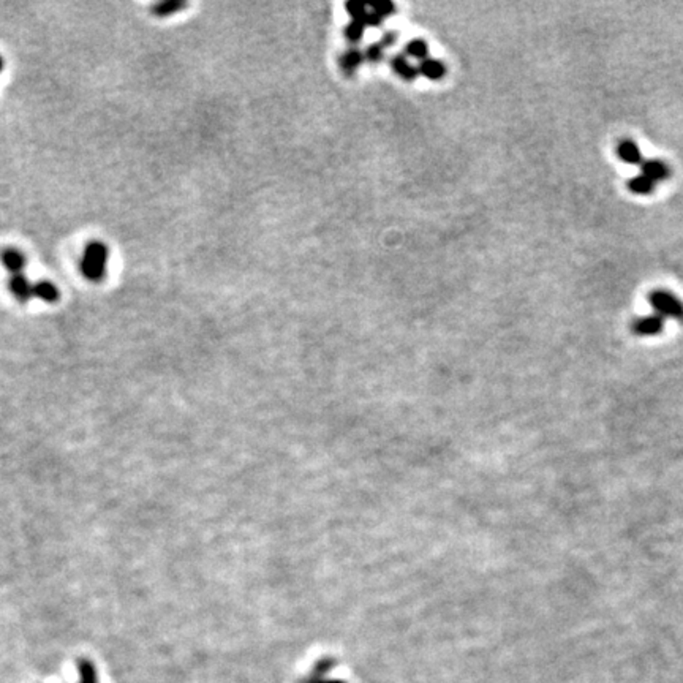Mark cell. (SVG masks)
Returning a JSON list of instances; mask_svg holds the SVG:
<instances>
[{
  "label": "cell",
  "mask_w": 683,
  "mask_h": 683,
  "mask_svg": "<svg viewBox=\"0 0 683 683\" xmlns=\"http://www.w3.org/2000/svg\"><path fill=\"white\" fill-rule=\"evenodd\" d=\"M0 258H2V263L5 264L6 269L11 271V272L19 274V272H21L24 269L25 257L23 255L21 252L16 250V249H5V250H2V253H0Z\"/></svg>",
  "instance_id": "obj_7"
},
{
  "label": "cell",
  "mask_w": 683,
  "mask_h": 683,
  "mask_svg": "<svg viewBox=\"0 0 683 683\" xmlns=\"http://www.w3.org/2000/svg\"><path fill=\"white\" fill-rule=\"evenodd\" d=\"M304 683H344V682H337V680H334V682H332V680H329V682H327V680H317V679H315V677H312L310 680H307V682H304Z\"/></svg>",
  "instance_id": "obj_12"
},
{
  "label": "cell",
  "mask_w": 683,
  "mask_h": 683,
  "mask_svg": "<svg viewBox=\"0 0 683 683\" xmlns=\"http://www.w3.org/2000/svg\"><path fill=\"white\" fill-rule=\"evenodd\" d=\"M628 189L636 195H650L655 189V182L646 177L644 174H639V176H634L628 180Z\"/></svg>",
  "instance_id": "obj_9"
},
{
  "label": "cell",
  "mask_w": 683,
  "mask_h": 683,
  "mask_svg": "<svg viewBox=\"0 0 683 683\" xmlns=\"http://www.w3.org/2000/svg\"><path fill=\"white\" fill-rule=\"evenodd\" d=\"M641 174H644L646 177L650 179L655 184L669 177L667 165L661 162V160H646V162L641 163Z\"/></svg>",
  "instance_id": "obj_4"
},
{
  "label": "cell",
  "mask_w": 683,
  "mask_h": 683,
  "mask_svg": "<svg viewBox=\"0 0 683 683\" xmlns=\"http://www.w3.org/2000/svg\"><path fill=\"white\" fill-rule=\"evenodd\" d=\"M10 290L15 294V298L19 303H28V300L33 296V285L29 284L28 277H24L23 274H16L10 280Z\"/></svg>",
  "instance_id": "obj_5"
},
{
  "label": "cell",
  "mask_w": 683,
  "mask_h": 683,
  "mask_svg": "<svg viewBox=\"0 0 683 683\" xmlns=\"http://www.w3.org/2000/svg\"><path fill=\"white\" fill-rule=\"evenodd\" d=\"M187 6V2H182V0H165V2H160L157 5H153V15H157V16H170V15H174V13H177L180 10H184Z\"/></svg>",
  "instance_id": "obj_10"
},
{
  "label": "cell",
  "mask_w": 683,
  "mask_h": 683,
  "mask_svg": "<svg viewBox=\"0 0 683 683\" xmlns=\"http://www.w3.org/2000/svg\"><path fill=\"white\" fill-rule=\"evenodd\" d=\"M33 296L52 304V303H57L60 294L56 285H52L51 282H45L43 280V282H38L37 285H33Z\"/></svg>",
  "instance_id": "obj_8"
},
{
  "label": "cell",
  "mask_w": 683,
  "mask_h": 683,
  "mask_svg": "<svg viewBox=\"0 0 683 683\" xmlns=\"http://www.w3.org/2000/svg\"><path fill=\"white\" fill-rule=\"evenodd\" d=\"M78 671H79V683H98L95 666H93V662L91 660L79 658Z\"/></svg>",
  "instance_id": "obj_11"
},
{
  "label": "cell",
  "mask_w": 683,
  "mask_h": 683,
  "mask_svg": "<svg viewBox=\"0 0 683 683\" xmlns=\"http://www.w3.org/2000/svg\"><path fill=\"white\" fill-rule=\"evenodd\" d=\"M648 300H650L655 313L660 315L662 320L672 318L683 321V303L671 291L655 290L650 293Z\"/></svg>",
  "instance_id": "obj_2"
},
{
  "label": "cell",
  "mask_w": 683,
  "mask_h": 683,
  "mask_svg": "<svg viewBox=\"0 0 683 683\" xmlns=\"http://www.w3.org/2000/svg\"><path fill=\"white\" fill-rule=\"evenodd\" d=\"M106 259H108V247L103 243H91L87 245L81 261V271L86 279L92 280V282L103 280Z\"/></svg>",
  "instance_id": "obj_1"
},
{
  "label": "cell",
  "mask_w": 683,
  "mask_h": 683,
  "mask_svg": "<svg viewBox=\"0 0 683 683\" xmlns=\"http://www.w3.org/2000/svg\"><path fill=\"white\" fill-rule=\"evenodd\" d=\"M617 156L620 157V160H624L625 163H629V165L642 163L641 149L638 147V144L629 141V139H625V141H621L617 146Z\"/></svg>",
  "instance_id": "obj_6"
},
{
  "label": "cell",
  "mask_w": 683,
  "mask_h": 683,
  "mask_svg": "<svg viewBox=\"0 0 683 683\" xmlns=\"http://www.w3.org/2000/svg\"><path fill=\"white\" fill-rule=\"evenodd\" d=\"M662 327H665V320H662L660 315H647V317H639L638 320L633 321L631 331L636 336L641 337H652L656 334L662 332Z\"/></svg>",
  "instance_id": "obj_3"
},
{
  "label": "cell",
  "mask_w": 683,
  "mask_h": 683,
  "mask_svg": "<svg viewBox=\"0 0 683 683\" xmlns=\"http://www.w3.org/2000/svg\"><path fill=\"white\" fill-rule=\"evenodd\" d=\"M2 69H4V59L0 57V71H2Z\"/></svg>",
  "instance_id": "obj_13"
}]
</instances>
